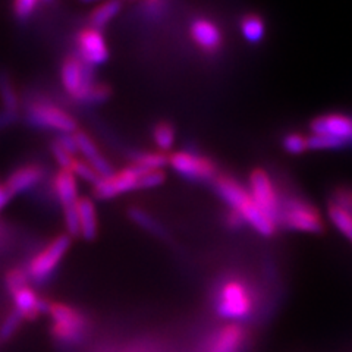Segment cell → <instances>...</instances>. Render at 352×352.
I'll use <instances>...</instances> for the list:
<instances>
[{
    "label": "cell",
    "instance_id": "obj_1",
    "mask_svg": "<svg viewBox=\"0 0 352 352\" xmlns=\"http://www.w3.org/2000/svg\"><path fill=\"white\" fill-rule=\"evenodd\" d=\"M214 188L217 194L223 198L225 203L230 207V210L238 213L244 222L264 236H270L276 230L278 223L273 222L264 214L256 201L252 200L250 191L244 185L232 179L230 176L220 175L214 179Z\"/></svg>",
    "mask_w": 352,
    "mask_h": 352
},
{
    "label": "cell",
    "instance_id": "obj_2",
    "mask_svg": "<svg viewBox=\"0 0 352 352\" xmlns=\"http://www.w3.org/2000/svg\"><path fill=\"white\" fill-rule=\"evenodd\" d=\"M216 313L226 320L241 322L254 310V296L250 286L239 279H228L216 294Z\"/></svg>",
    "mask_w": 352,
    "mask_h": 352
},
{
    "label": "cell",
    "instance_id": "obj_3",
    "mask_svg": "<svg viewBox=\"0 0 352 352\" xmlns=\"http://www.w3.org/2000/svg\"><path fill=\"white\" fill-rule=\"evenodd\" d=\"M49 314L52 317V336L63 348L78 345L85 336L88 322L74 307L60 302H50Z\"/></svg>",
    "mask_w": 352,
    "mask_h": 352
},
{
    "label": "cell",
    "instance_id": "obj_4",
    "mask_svg": "<svg viewBox=\"0 0 352 352\" xmlns=\"http://www.w3.org/2000/svg\"><path fill=\"white\" fill-rule=\"evenodd\" d=\"M279 222L288 229L298 232L320 234L324 230L323 219L317 208L302 198H289L282 203Z\"/></svg>",
    "mask_w": 352,
    "mask_h": 352
},
{
    "label": "cell",
    "instance_id": "obj_5",
    "mask_svg": "<svg viewBox=\"0 0 352 352\" xmlns=\"http://www.w3.org/2000/svg\"><path fill=\"white\" fill-rule=\"evenodd\" d=\"M27 120L37 128L58 131L60 134H75V119L59 106L44 98L32 100L27 107Z\"/></svg>",
    "mask_w": 352,
    "mask_h": 352
},
{
    "label": "cell",
    "instance_id": "obj_6",
    "mask_svg": "<svg viewBox=\"0 0 352 352\" xmlns=\"http://www.w3.org/2000/svg\"><path fill=\"white\" fill-rule=\"evenodd\" d=\"M71 238L68 235H59L50 241L49 244L40 250L37 254L32 257L27 264L28 279L34 283L46 282L52 273L56 270L59 263L62 261L66 251L69 250Z\"/></svg>",
    "mask_w": 352,
    "mask_h": 352
},
{
    "label": "cell",
    "instance_id": "obj_7",
    "mask_svg": "<svg viewBox=\"0 0 352 352\" xmlns=\"http://www.w3.org/2000/svg\"><path fill=\"white\" fill-rule=\"evenodd\" d=\"M60 81L72 98L78 102H87L93 87L96 85L91 66L84 63L80 58H66L60 68Z\"/></svg>",
    "mask_w": 352,
    "mask_h": 352
},
{
    "label": "cell",
    "instance_id": "obj_8",
    "mask_svg": "<svg viewBox=\"0 0 352 352\" xmlns=\"http://www.w3.org/2000/svg\"><path fill=\"white\" fill-rule=\"evenodd\" d=\"M250 194L256 201L260 210L266 214L273 222L279 223V214L282 208V201L273 185L270 176L263 169L252 170L250 175Z\"/></svg>",
    "mask_w": 352,
    "mask_h": 352
},
{
    "label": "cell",
    "instance_id": "obj_9",
    "mask_svg": "<svg viewBox=\"0 0 352 352\" xmlns=\"http://www.w3.org/2000/svg\"><path fill=\"white\" fill-rule=\"evenodd\" d=\"M170 168L185 178L194 181H212L217 178L213 160L191 151H176L169 156Z\"/></svg>",
    "mask_w": 352,
    "mask_h": 352
},
{
    "label": "cell",
    "instance_id": "obj_10",
    "mask_svg": "<svg viewBox=\"0 0 352 352\" xmlns=\"http://www.w3.org/2000/svg\"><path fill=\"white\" fill-rule=\"evenodd\" d=\"M141 173V170H138L131 164V166L122 170L113 172L109 176H102V178L93 185L94 195L97 198H100V200H110V198H113L116 195L140 190L138 185Z\"/></svg>",
    "mask_w": 352,
    "mask_h": 352
},
{
    "label": "cell",
    "instance_id": "obj_11",
    "mask_svg": "<svg viewBox=\"0 0 352 352\" xmlns=\"http://www.w3.org/2000/svg\"><path fill=\"white\" fill-rule=\"evenodd\" d=\"M76 47H78L80 59L88 66L102 65L107 60L109 50L100 30L88 27L80 31L76 36Z\"/></svg>",
    "mask_w": 352,
    "mask_h": 352
},
{
    "label": "cell",
    "instance_id": "obj_12",
    "mask_svg": "<svg viewBox=\"0 0 352 352\" xmlns=\"http://www.w3.org/2000/svg\"><path fill=\"white\" fill-rule=\"evenodd\" d=\"M43 178H44V169L40 166V164L28 163V164H24V166L16 168L12 173H10L6 178V181L2 184V186L5 192L8 194V197L12 200L14 197L34 188L36 185L41 182Z\"/></svg>",
    "mask_w": 352,
    "mask_h": 352
},
{
    "label": "cell",
    "instance_id": "obj_13",
    "mask_svg": "<svg viewBox=\"0 0 352 352\" xmlns=\"http://www.w3.org/2000/svg\"><path fill=\"white\" fill-rule=\"evenodd\" d=\"M245 340V329L238 323H229L213 333L204 352H241Z\"/></svg>",
    "mask_w": 352,
    "mask_h": 352
},
{
    "label": "cell",
    "instance_id": "obj_14",
    "mask_svg": "<svg viewBox=\"0 0 352 352\" xmlns=\"http://www.w3.org/2000/svg\"><path fill=\"white\" fill-rule=\"evenodd\" d=\"M310 129L316 135H330L348 140L352 138V116L344 113H329L313 119Z\"/></svg>",
    "mask_w": 352,
    "mask_h": 352
},
{
    "label": "cell",
    "instance_id": "obj_15",
    "mask_svg": "<svg viewBox=\"0 0 352 352\" xmlns=\"http://www.w3.org/2000/svg\"><path fill=\"white\" fill-rule=\"evenodd\" d=\"M14 300L15 310L24 317V320H34L40 314L49 313L50 302L40 298V296L31 289V286H22L18 291L10 294Z\"/></svg>",
    "mask_w": 352,
    "mask_h": 352
},
{
    "label": "cell",
    "instance_id": "obj_16",
    "mask_svg": "<svg viewBox=\"0 0 352 352\" xmlns=\"http://www.w3.org/2000/svg\"><path fill=\"white\" fill-rule=\"evenodd\" d=\"M190 31L194 43L207 53H214L222 46V32L210 19H195L191 24Z\"/></svg>",
    "mask_w": 352,
    "mask_h": 352
},
{
    "label": "cell",
    "instance_id": "obj_17",
    "mask_svg": "<svg viewBox=\"0 0 352 352\" xmlns=\"http://www.w3.org/2000/svg\"><path fill=\"white\" fill-rule=\"evenodd\" d=\"M74 137L76 141V147H78V153H81L84 156V160L100 175V178L102 176H109L110 173H113L112 166H110L109 162L102 156L100 150L96 147L94 141L90 137L84 134V132H75Z\"/></svg>",
    "mask_w": 352,
    "mask_h": 352
},
{
    "label": "cell",
    "instance_id": "obj_18",
    "mask_svg": "<svg viewBox=\"0 0 352 352\" xmlns=\"http://www.w3.org/2000/svg\"><path fill=\"white\" fill-rule=\"evenodd\" d=\"M53 188L56 192L60 204L65 208H72L78 203V184H76V176L66 169H60L53 181Z\"/></svg>",
    "mask_w": 352,
    "mask_h": 352
},
{
    "label": "cell",
    "instance_id": "obj_19",
    "mask_svg": "<svg viewBox=\"0 0 352 352\" xmlns=\"http://www.w3.org/2000/svg\"><path fill=\"white\" fill-rule=\"evenodd\" d=\"M76 213H78V223H80V236L87 241H91L97 235V212L93 200L87 197H82L76 203Z\"/></svg>",
    "mask_w": 352,
    "mask_h": 352
},
{
    "label": "cell",
    "instance_id": "obj_20",
    "mask_svg": "<svg viewBox=\"0 0 352 352\" xmlns=\"http://www.w3.org/2000/svg\"><path fill=\"white\" fill-rule=\"evenodd\" d=\"M0 100H2L3 110L10 113H18L19 110V96L12 82V78L6 71H0Z\"/></svg>",
    "mask_w": 352,
    "mask_h": 352
},
{
    "label": "cell",
    "instance_id": "obj_21",
    "mask_svg": "<svg viewBox=\"0 0 352 352\" xmlns=\"http://www.w3.org/2000/svg\"><path fill=\"white\" fill-rule=\"evenodd\" d=\"M169 163V156L160 151H147L140 153L134 159L132 166L137 168L141 172H153V170H162Z\"/></svg>",
    "mask_w": 352,
    "mask_h": 352
},
{
    "label": "cell",
    "instance_id": "obj_22",
    "mask_svg": "<svg viewBox=\"0 0 352 352\" xmlns=\"http://www.w3.org/2000/svg\"><path fill=\"white\" fill-rule=\"evenodd\" d=\"M241 32L250 43H258L266 34V25H264V21L258 15L250 14L241 21Z\"/></svg>",
    "mask_w": 352,
    "mask_h": 352
},
{
    "label": "cell",
    "instance_id": "obj_23",
    "mask_svg": "<svg viewBox=\"0 0 352 352\" xmlns=\"http://www.w3.org/2000/svg\"><path fill=\"white\" fill-rule=\"evenodd\" d=\"M120 8H122V5L119 2H104L102 5H98L97 8L93 9V12L90 15L91 27L102 30L119 14Z\"/></svg>",
    "mask_w": 352,
    "mask_h": 352
},
{
    "label": "cell",
    "instance_id": "obj_24",
    "mask_svg": "<svg viewBox=\"0 0 352 352\" xmlns=\"http://www.w3.org/2000/svg\"><path fill=\"white\" fill-rule=\"evenodd\" d=\"M175 137H176L175 128L169 122H159L153 128V138L160 153L166 154L168 151L172 150L175 144Z\"/></svg>",
    "mask_w": 352,
    "mask_h": 352
},
{
    "label": "cell",
    "instance_id": "obj_25",
    "mask_svg": "<svg viewBox=\"0 0 352 352\" xmlns=\"http://www.w3.org/2000/svg\"><path fill=\"white\" fill-rule=\"evenodd\" d=\"M327 213L339 232H342L352 242V216L335 204H329Z\"/></svg>",
    "mask_w": 352,
    "mask_h": 352
},
{
    "label": "cell",
    "instance_id": "obj_26",
    "mask_svg": "<svg viewBox=\"0 0 352 352\" xmlns=\"http://www.w3.org/2000/svg\"><path fill=\"white\" fill-rule=\"evenodd\" d=\"M346 147H349L348 140L316 134L308 137V150H340Z\"/></svg>",
    "mask_w": 352,
    "mask_h": 352
},
{
    "label": "cell",
    "instance_id": "obj_27",
    "mask_svg": "<svg viewBox=\"0 0 352 352\" xmlns=\"http://www.w3.org/2000/svg\"><path fill=\"white\" fill-rule=\"evenodd\" d=\"M22 322H24V317H22L15 308L10 311L5 318L2 324H0V342H8L14 338V335L18 332Z\"/></svg>",
    "mask_w": 352,
    "mask_h": 352
},
{
    "label": "cell",
    "instance_id": "obj_28",
    "mask_svg": "<svg viewBox=\"0 0 352 352\" xmlns=\"http://www.w3.org/2000/svg\"><path fill=\"white\" fill-rule=\"evenodd\" d=\"M69 170L75 176H78L80 179H82V181H85L88 184H91V185H94L98 179H100V175H98L85 160L78 159V157H75V160L71 164V169Z\"/></svg>",
    "mask_w": 352,
    "mask_h": 352
},
{
    "label": "cell",
    "instance_id": "obj_29",
    "mask_svg": "<svg viewBox=\"0 0 352 352\" xmlns=\"http://www.w3.org/2000/svg\"><path fill=\"white\" fill-rule=\"evenodd\" d=\"M28 280V274L22 267H14L5 274V286L9 294L18 291L22 286H27Z\"/></svg>",
    "mask_w": 352,
    "mask_h": 352
},
{
    "label": "cell",
    "instance_id": "obj_30",
    "mask_svg": "<svg viewBox=\"0 0 352 352\" xmlns=\"http://www.w3.org/2000/svg\"><path fill=\"white\" fill-rule=\"evenodd\" d=\"M283 148L289 154H302L308 150V138L298 132H291V134L283 137Z\"/></svg>",
    "mask_w": 352,
    "mask_h": 352
},
{
    "label": "cell",
    "instance_id": "obj_31",
    "mask_svg": "<svg viewBox=\"0 0 352 352\" xmlns=\"http://www.w3.org/2000/svg\"><path fill=\"white\" fill-rule=\"evenodd\" d=\"M131 217L134 219L141 228H144L146 230H148V232H151L154 235L163 234V228L150 214H147L144 210L134 208V210H131Z\"/></svg>",
    "mask_w": 352,
    "mask_h": 352
},
{
    "label": "cell",
    "instance_id": "obj_32",
    "mask_svg": "<svg viewBox=\"0 0 352 352\" xmlns=\"http://www.w3.org/2000/svg\"><path fill=\"white\" fill-rule=\"evenodd\" d=\"M38 6L40 3L36 0H18L12 5V12L18 21H27L34 15Z\"/></svg>",
    "mask_w": 352,
    "mask_h": 352
},
{
    "label": "cell",
    "instance_id": "obj_33",
    "mask_svg": "<svg viewBox=\"0 0 352 352\" xmlns=\"http://www.w3.org/2000/svg\"><path fill=\"white\" fill-rule=\"evenodd\" d=\"M330 204L340 207L342 210L352 216V188H348V186L336 188L332 194V203Z\"/></svg>",
    "mask_w": 352,
    "mask_h": 352
},
{
    "label": "cell",
    "instance_id": "obj_34",
    "mask_svg": "<svg viewBox=\"0 0 352 352\" xmlns=\"http://www.w3.org/2000/svg\"><path fill=\"white\" fill-rule=\"evenodd\" d=\"M164 181V173L163 170H153V172H142L140 176V190H147L154 188Z\"/></svg>",
    "mask_w": 352,
    "mask_h": 352
},
{
    "label": "cell",
    "instance_id": "obj_35",
    "mask_svg": "<svg viewBox=\"0 0 352 352\" xmlns=\"http://www.w3.org/2000/svg\"><path fill=\"white\" fill-rule=\"evenodd\" d=\"M50 150H52V154H53V157H54V160H56L58 163H59V166L62 168V169H66V170H69L71 169V164H72V162L75 160V157L76 156H72V154H69V153H66L56 141L53 142L52 144V147H50Z\"/></svg>",
    "mask_w": 352,
    "mask_h": 352
},
{
    "label": "cell",
    "instance_id": "obj_36",
    "mask_svg": "<svg viewBox=\"0 0 352 352\" xmlns=\"http://www.w3.org/2000/svg\"><path fill=\"white\" fill-rule=\"evenodd\" d=\"M109 97H110V88L104 84L96 82L90 96L87 98V103H103Z\"/></svg>",
    "mask_w": 352,
    "mask_h": 352
},
{
    "label": "cell",
    "instance_id": "obj_37",
    "mask_svg": "<svg viewBox=\"0 0 352 352\" xmlns=\"http://www.w3.org/2000/svg\"><path fill=\"white\" fill-rule=\"evenodd\" d=\"M16 118H18V113H10V112H6V110H2V112H0V129L12 125L16 120Z\"/></svg>",
    "mask_w": 352,
    "mask_h": 352
},
{
    "label": "cell",
    "instance_id": "obj_38",
    "mask_svg": "<svg viewBox=\"0 0 352 352\" xmlns=\"http://www.w3.org/2000/svg\"><path fill=\"white\" fill-rule=\"evenodd\" d=\"M226 223H228L230 228L236 229V228H241L245 222H244V219H242L238 213L230 210V212L226 214Z\"/></svg>",
    "mask_w": 352,
    "mask_h": 352
}]
</instances>
